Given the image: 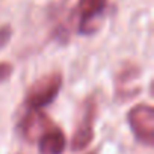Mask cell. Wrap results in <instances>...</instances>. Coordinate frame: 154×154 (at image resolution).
<instances>
[{
	"label": "cell",
	"mask_w": 154,
	"mask_h": 154,
	"mask_svg": "<svg viewBox=\"0 0 154 154\" xmlns=\"http://www.w3.org/2000/svg\"><path fill=\"white\" fill-rule=\"evenodd\" d=\"M14 72V66L9 62H0V85L6 82Z\"/></svg>",
	"instance_id": "obj_8"
},
{
	"label": "cell",
	"mask_w": 154,
	"mask_h": 154,
	"mask_svg": "<svg viewBox=\"0 0 154 154\" xmlns=\"http://www.w3.org/2000/svg\"><path fill=\"white\" fill-rule=\"evenodd\" d=\"M66 148V137L57 125H51L38 139L39 154H62Z\"/></svg>",
	"instance_id": "obj_6"
},
{
	"label": "cell",
	"mask_w": 154,
	"mask_h": 154,
	"mask_svg": "<svg viewBox=\"0 0 154 154\" xmlns=\"http://www.w3.org/2000/svg\"><path fill=\"white\" fill-rule=\"evenodd\" d=\"M11 38H12V27L9 24H5L0 27V50H3L8 45Z\"/></svg>",
	"instance_id": "obj_7"
},
{
	"label": "cell",
	"mask_w": 154,
	"mask_h": 154,
	"mask_svg": "<svg viewBox=\"0 0 154 154\" xmlns=\"http://www.w3.org/2000/svg\"><path fill=\"white\" fill-rule=\"evenodd\" d=\"M51 125H54V122L41 110H30L23 118L20 128H21L23 137L29 142H33V140H38L41 134H44Z\"/></svg>",
	"instance_id": "obj_5"
},
{
	"label": "cell",
	"mask_w": 154,
	"mask_h": 154,
	"mask_svg": "<svg viewBox=\"0 0 154 154\" xmlns=\"http://www.w3.org/2000/svg\"><path fill=\"white\" fill-rule=\"evenodd\" d=\"M97 116V103L94 98H89L85 103L82 116L79 119L71 137V149L72 151H83L89 146L94 139V124Z\"/></svg>",
	"instance_id": "obj_3"
},
{
	"label": "cell",
	"mask_w": 154,
	"mask_h": 154,
	"mask_svg": "<svg viewBox=\"0 0 154 154\" xmlns=\"http://www.w3.org/2000/svg\"><path fill=\"white\" fill-rule=\"evenodd\" d=\"M127 121L134 137L146 145L154 143V109L149 104H136L127 113Z\"/></svg>",
	"instance_id": "obj_2"
},
{
	"label": "cell",
	"mask_w": 154,
	"mask_h": 154,
	"mask_svg": "<svg viewBox=\"0 0 154 154\" xmlns=\"http://www.w3.org/2000/svg\"><path fill=\"white\" fill-rule=\"evenodd\" d=\"M107 0H80L79 2V32L83 35L94 33L103 20Z\"/></svg>",
	"instance_id": "obj_4"
},
{
	"label": "cell",
	"mask_w": 154,
	"mask_h": 154,
	"mask_svg": "<svg viewBox=\"0 0 154 154\" xmlns=\"http://www.w3.org/2000/svg\"><path fill=\"white\" fill-rule=\"evenodd\" d=\"M62 88V74L59 71L48 72L27 89L24 103L30 110H39L44 106L50 104L59 94Z\"/></svg>",
	"instance_id": "obj_1"
}]
</instances>
